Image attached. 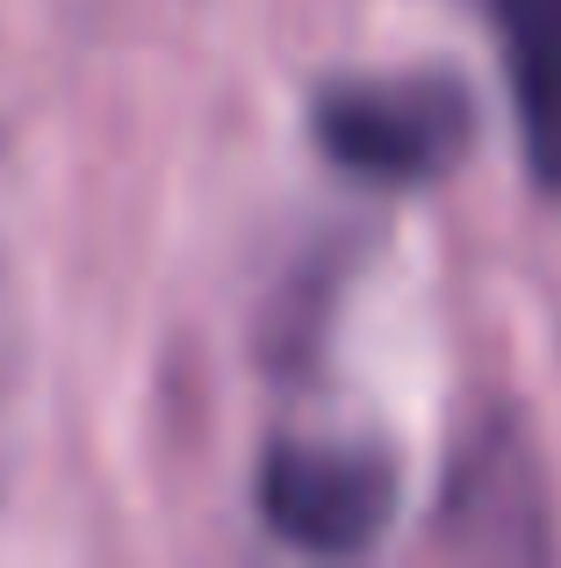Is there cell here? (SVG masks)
Masks as SVG:
<instances>
[{
  "label": "cell",
  "mask_w": 561,
  "mask_h": 568,
  "mask_svg": "<svg viewBox=\"0 0 561 568\" xmlns=\"http://www.w3.org/2000/svg\"><path fill=\"white\" fill-rule=\"evenodd\" d=\"M253 497L280 547L353 561L389 532L404 504V460L375 439H274Z\"/></svg>",
  "instance_id": "cell-2"
},
{
  "label": "cell",
  "mask_w": 561,
  "mask_h": 568,
  "mask_svg": "<svg viewBox=\"0 0 561 568\" xmlns=\"http://www.w3.org/2000/svg\"><path fill=\"white\" fill-rule=\"evenodd\" d=\"M309 144L360 187H432L476 152V87L439 65L324 80L309 94Z\"/></svg>",
  "instance_id": "cell-1"
},
{
  "label": "cell",
  "mask_w": 561,
  "mask_h": 568,
  "mask_svg": "<svg viewBox=\"0 0 561 568\" xmlns=\"http://www.w3.org/2000/svg\"><path fill=\"white\" fill-rule=\"evenodd\" d=\"M482 14L504 43L526 173L540 194L561 202V0H482Z\"/></svg>",
  "instance_id": "cell-4"
},
{
  "label": "cell",
  "mask_w": 561,
  "mask_h": 568,
  "mask_svg": "<svg viewBox=\"0 0 561 568\" xmlns=\"http://www.w3.org/2000/svg\"><path fill=\"white\" fill-rule=\"evenodd\" d=\"M447 555H490V561H548V483L511 417H482L461 439L447 468V497H439V532Z\"/></svg>",
  "instance_id": "cell-3"
}]
</instances>
